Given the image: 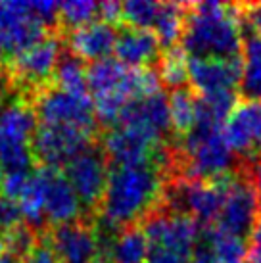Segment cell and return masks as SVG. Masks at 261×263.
Segmentation results:
<instances>
[{"label":"cell","mask_w":261,"mask_h":263,"mask_svg":"<svg viewBox=\"0 0 261 263\" xmlns=\"http://www.w3.org/2000/svg\"><path fill=\"white\" fill-rule=\"evenodd\" d=\"M242 73V56L232 60L190 58L189 83L198 96L236 92Z\"/></svg>","instance_id":"5bb4252c"},{"label":"cell","mask_w":261,"mask_h":263,"mask_svg":"<svg viewBox=\"0 0 261 263\" xmlns=\"http://www.w3.org/2000/svg\"><path fill=\"white\" fill-rule=\"evenodd\" d=\"M203 242L210 246L215 263H248L246 238L210 227L202 233Z\"/></svg>","instance_id":"ffe728a7"},{"label":"cell","mask_w":261,"mask_h":263,"mask_svg":"<svg viewBox=\"0 0 261 263\" xmlns=\"http://www.w3.org/2000/svg\"><path fill=\"white\" fill-rule=\"evenodd\" d=\"M25 263H62V261L52 252V248L48 246V242H46V236L43 234L39 244H36V248L27 256Z\"/></svg>","instance_id":"4316f807"},{"label":"cell","mask_w":261,"mask_h":263,"mask_svg":"<svg viewBox=\"0 0 261 263\" xmlns=\"http://www.w3.org/2000/svg\"><path fill=\"white\" fill-rule=\"evenodd\" d=\"M248 263H261V215L248 238Z\"/></svg>","instance_id":"83f0119b"},{"label":"cell","mask_w":261,"mask_h":263,"mask_svg":"<svg viewBox=\"0 0 261 263\" xmlns=\"http://www.w3.org/2000/svg\"><path fill=\"white\" fill-rule=\"evenodd\" d=\"M64 50V37L50 33L10 60L6 66H2L12 81L15 96L33 100L41 90L52 87V79Z\"/></svg>","instance_id":"277c9868"},{"label":"cell","mask_w":261,"mask_h":263,"mask_svg":"<svg viewBox=\"0 0 261 263\" xmlns=\"http://www.w3.org/2000/svg\"><path fill=\"white\" fill-rule=\"evenodd\" d=\"M177 177L211 181L242 169L223 135V127L196 123L182 140L175 142Z\"/></svg>","instance_id":"3957f363"},{"label":"cell","mask_w":261,"mask_h":263,"mask_svg":"<svg viewBox=\"0 0 261 263\" xmlns=\"http://www.w3.org/2000/svg\"><path fill=\"white\" fill-rule=\"evenodd\" d=\"M240 22L246 35H254L261 39V2H250V4H238Z\"/></svg>","instance_id":"484cf974"},{"label":"cell","mask_w":261,"mask_h":263,"mask_svg":"<svg viewBox=\"0 0 261 263\" xmlns=\"http://www.w3.org/2000/svg\"><path fill=\"white\" fill-rule=\"evenodd\" d=\"M36 121L41 125L67 127L88 133L95 137L98 131L95 104L90 95H73L62 88L48 87L31 100Z\"/></svg>","instance_id":"8992f818"},{"label":"cell","mask_w":261,"mask_h":263,"mask_svg":"<svg viewBox=\"0 0 261 263\" xmlns=\"http://www.w3.org/2000/svg\"><path fill=\"white\" fill-rule=\"evenodd\" d=\"M238 90L246 100L261 102V39L254 35L244 39Z\"/></svg>","instance_id":"ac0fdd59"},{"label":"cell","mask_w":261,"mask_h":263,"mask_svg":"<svg viewBox=\"0 0 261 263\" xmlns=\"http://www.w3.org/2000/svg\"><path fill=\"white\" fill-rule=\"evenodd\" d=\"M173 175L156 163L114 165L96 219L114 227L137 225L165 204V192Z\"/></svg>","instance_id":"6da1fadb"},{"label":"cell","mask_w":261,"mask_h":263,"mask_svg":"<svg viewBox=\"0 0 261 263\" xmlns=\"http://www.w3.org/2000/svg\"><path fill=\"white\" fill-rule=\"evenodd\" d=\"M36 116L27 98L14 96L0 114V165L4 173L31 171Z\"/></svg>","instance_id":"5b68a950"},{"label":"cell","mask_w":261,"mask_h":263,"mask_svg":"<svg viewBox=\"0 0 261 263\" xmlns=\"http://www.w3.org/2000/svg\"><path fill=\"white\" fill-rule=\"evenodd\" d=\"M100 20V2L92 0H69L60 4V29L73 31L77 27Z\"/></svg>","instance_id":"603a6c76"},{"label":"cell","mask_w":261,"mask_h":263,"mask_svg":"<svg viewBox=\"0 0 261 263\" xmlns=\"http://www.w3.org/2000/svg\"><path fill=\"white\" fill-rule=\"evenodd\" d=\"M179 46L189 58H240L244 46V27L240 22L238 4H189L187 25Z\"/></svg>","instance_id":"7a4b0ae2"},{"label":"cell","mask_w":261,"mask_h":263,"mask_svg":"<svg viewBox=\"0 0 261 263\" xmlns=\"http://www.w3.org/2000/svg\"><path fill=\"white\" fill-rule=\"evenodd\" d=\"M190 263H215L210 246L203 242V238H200V242L196 244L194 252H192V256H190Z\"/></svg>","instance_id":"4dcf8cb0"},{"label":"cell","mask_w":261,"mask_h":263,"mask_svg":"<svg viewBox=\"0 0 261 263\" xmlns=\"http://www.w3.org/2000/svg\"><path fill=\"white\" fill-rule=\"evenodd\" d=\"M4 252V234L0 233V254Z\"/></svg>","instance_id":"836d02e7"},{"label":"cell","mask_w":261,"mask_h":263,"mask_svg":"<svg viewBox=\"0 0 261 263\" xmlns=\"http://www.w3.org/2000/svg\"><path fill=\"white\" fill-rule=\"evenodd\" d=\"M100 20L114 27L121 23V2H100Z\"/></svg>","instance_id":"f1b7e54d"},{"label":"cell","mask_w":261,"mask_h":263,"mask_svg":"<svg viewBox=\"0 0 261 263\" xmlns=\"http://www.w3.org/2000/svg\"><path fill=\"white\" fill-rule=\"evenodd\" d=\"M22 225H25L22 208L15 204L12 198L0 192V233L6 234Z\"/></svg>","instance_id":"d4e9b609"},{"label":"cell","mask_w":261,"mask_h":263,"mask_svg":"<svg viewBox=\"0 0 261 263\" xmlns=\"http://www.w3.org/2000/svg\"><path fill=\"white\" fill-rule=\"evenodd\" d=\"M41 198H43L44 223L48 227H60L75 223L87 217L73 186L62 169L39 167L36 169Z\"/></svg>","instance_id":"9c48e42d"},{"label":"cell","mask_w":261,"mask_h":263,"mask_svg":"<svg viewBox=\"0 0 261 263\" xmlns=\"http://www.w3.org/2000/svg\"><path fill=\"white\" fill-rule=\"evenodd\" d=\"M259 210V200L255 194L254 183L248 175L246 167L242 165L238 175L232 181L223 210H221L217 223L213 227L234 234V236H240V238H246V236H250L255 221L261 215Z\"/></svg>","instance_id":"8fae6325"},{"label":"cell","mask_w":261,"mask_h":263,"mask_svg":"<svg viewBox=\"0 0 261 263\" xmlns=\"http://www.w3.org/2000/svg\"><path fill=\"white\" fill-rule=\"evenodd\" d=\"M187 12H189V4L161 2V12L152 33L158 37L163 50L179 46L177 43H181L184 25H187Z\"/></svg>","instance_id":"d6986e66"},{"label":"cell","mask_w":261,"mask_h":263,"mask_svg":"<svg viewBox=\"0 0 261 263\" xmlns=\"http://www.w3.org/2000/svg\"><path fill=\"white\" fill-rule=\"evenodd\" d=\"M48 31L35 15L31 2L2 0L0 2V66H6L17 54L43 41Z\"/></svg>","instance_id":"ba28073f"},{"label":"cell","mask_w":261,"mask_h":263,"mask_svg":"<svg viewBox=\"0 0 261 263\" xmlns=\"http://www.w3.org/2000/svg\"><path fill=\"white\" fill-rule=\"evenodd\" d=\"M0 263H25L22 257H15L12 254H8V252H2L0 254Z\"/></svg>","instance_id":"d6a6232c"},{"label":"cell","mask_w":261,"mask_h":263,"mask_svg":"<svg viewBox=\"0 0 261 263\" xmlns=\"http://www.w3.org/2000/svg\"><path fill=\"white\" fill-rule=\"evenodd\" d=\"M223 135L242 165L261 158V102L244 100L234 106L223 125Z\"/></svg>","instance_id":"7c38bea8"},{"label":"cell","mask_w":261,"mask_h":263,"mask_svg":"<svg viewBox=\"0 0 261 263\" xmlns=\"http://www.w3.org/2000/svg\"><path fill=\"white\" fill-rule=\"evenodd\" d=\"M244 167H246L248 175H250L252 183H254L255 194H257L259 208H261V158H259V160H255L254 163H250V165H244Z\"/></svg>","instance_id":"1f68e13d"},{"label":"cell","mask_w":261,"mask_h":263,"mask_svg":"<svg viewBox=\"0 0 261 263\" xmlns=\"http://www.w3.org/2000/svg\"><path fill=\"white\" fill-rule=\"evenodd\" d=\"M117 35L119 33L114 25L96 20L88 25L64 33V44L65 50H69L73 56H77L83 62L95 64V62L109 58V54H114Z\"/></svg>","instance_id":"9a60e30c"},{"label":"cell","mask_w":261,"mask_h":263,"mask_svg":"<svg viewBox=\"0 0 261 263\" xmlns=\"http://www.w3.org/2000/svg\"><path fill=\"white\" fill-rule=\"evenodd\" d=\"M52 87L62 88L65 92H73V95H88L85 62L73 56L69 50H64L52 79Z\"/></svg>","instance_id":"44dd1931"},{"label":"cell","mask_w":261,"mask_h":263,"mask_svg":"<svg viewBox=\"0 0 261 263\" xmlns=\"http://www.w3.org/2000/svg\"><path fill=\"white\" fill-rule=\"evenodd\" d=\"M161 52L163 48L152 31L123 27V31H119L117 35L114 54L117 62L125 67L138 69V67H152L154 64L158 66Z\"/></svg>","instance_id":"2e32d148"},{"label":"cell","mask_w":261,"mask_h":263,"mask_svg":"<svg viewBox=\"0 0 261 263\" xmlns=\"http://www.w3.org/2000/svg\"><path fill=\"white\" fill-rule=\"evenodd\" d=\"M46 242L62 263H96L98 261V233L90 217L75 223L50 227L46 233Z\"/></svg>","instance_id":"4fadbf2b"},{"label":"cell","mask_w":261,"mask_h":263,"mask_svg":"<svg viewBox=\"0 0 261 263\" xmlns=\"http://www.w3.org/2000/svg\"><path fill=\"white\" fill-rule=\"evenodd\" d=\"M96 142L92 135L67 127H54V125H36L33 137V158L39 167H56L67 165L69 161L87 146Z\"/></svg>","instance_id":"30bf717a"},{"label":"cell","mask_w":261,"mask_h":263,"mask_svg":"<svg viewBox=\"0 0 261 263\" xmlns=\"http://www.w3.org/2000/svg\"><path fill=\"white\" fill-rule=\"evenodd\" d=\"M167 104L173 142H179L194 129L198 117V95L190 87L175 88L167 96Z\"/></svg>","instance_id":"e0dca14e"},{"label":"cell","mask_w":261,"mask_h":263,"mask_svg":"<svg viewBox=\"0 0 261 263\" xmlns=\"http://www.w3.org/2000/svg\"><path fill=\"white\" fill-rule=\"evenodd\" d=\"M161 12V2L152 0H129L121 4V22L127 27L154 31V25L158 22Z\"/></svg>","instance_id":"cb8c5ba5"},{"label":"cell","mask_w":261,"mask_h":263,"mask_svg":"<svg viewBox=\"0 0 261 263\" xmlns=\"http://www.w3.org/2000/svg\"><path fill=\"white\" fill-rule=\"evenodd\" d=\"M64 175L81 200L87 217L95 219L109 177V160L102 144L92 142L81 150L64 167Z\"/></svg>","instance_id":"52a82bcc"},{"label":"cell","mask_w":261,"mask_h":263,"mask_svg":"<svg viewBox=\"0 0 261 263\" xmlns=\"http://www.w3.org/2000/svg\"><path fill=\"white\" fill-rule=\"evenodd\" d=\"M189 62L190 58L181 46H175V48L161 52V58L156 66L161 85L169 87L171 90L187 87V83H189Z\"/></svg>","instance_id":"7402d4cb"},{"label":"cell","mask_w":261,"mask_h":263,"mask_svg":"<svg viewBox=\"0 0 261 263\" xmlns=\"http://www.w3.org/2000/svg\"><path fill=\"white\" fill-rule=\"evenodd\" d=\"M2 175H4V171H2V165H0V181H2Z\"/></svg>","instance_id":"e575fe53"},{"label":"cell","mask_w":261,"mask_h":263,"mask_svg":"<svg viewBox=\"0 0 261 263\" xmlns=\"http://www.w3.org/2000/svg\"><path fill=\"white\" fill-rule=\"evenodd\" d=\"M14 96H15V92H14V87H12V81L8 77L6 69L0 66V114H2V110L6 108L8 102H10Z\"/></svg>","instance_id":"f546056e"}]
</instances>
